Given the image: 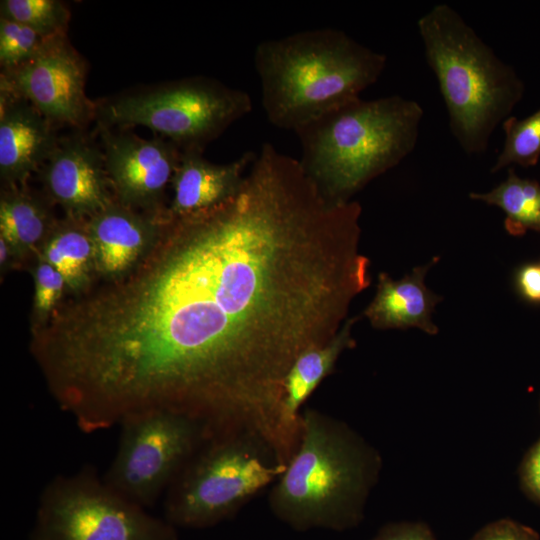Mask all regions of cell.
Returning <instances> with one entry per match:
<instances>
[{
	"label": "cell",
	"mask_w": 540,
	"mask_h": 540,
	"mask_svg": "<svg viewBox=\"0 0 540 540\" xmlns=\"http://www.w3.org/2000/svg\"><path fill=\"white\" fill-rule=\"evenodd\" d=\"M253 62L268 121L296 131L360 97L387 64L340 29L314 28L257 44Z\"/></svg>",
	"instance_id": "1"
},
{
	"label": "cell",
	"mask_w": 540,
	"mask_h": 540,
	"mask_svg": "<svg viewBox=\"0 0 540 540\" xmlns=\"http://www.w3.org/2000/svg\"><path fill=\"white\" fill-rule=\"evenodd\" d=\"M381 459L347 424L317 409L300 417L299 445L268 497L271 511L297 530L355 526Z\"/></svg>",
	"instance_id": "2"
},
{
	"label": "cell",
	"mask_w": 540,
	"mask_h": 540,
	"mask_svg": "<svg viewBox=\"0 0 540 540\" xmlns=\"http://www.w3.org/2000/svg\"><path fill=\"white\" fill-rule=\"evenodd\" d=\"M423 114L400 95L353 99L295 131L300 164L329 202L348 203L415 149Z\"/></svg>",
	"instance_id": "3"
},
{
	"label": "cell",
	"mask_w": 540,
	"mask_h": 540,
	"mask_svg": "<svg viewBox=\"0 0 540 540\" xmlns=\"http://www.w3.org/2000/svg\"><path fill=\"white\" fill-rule=\"evenodd\" d=\"M417 29L452 135L467 155L483 154L497 126L522 99L523 81L448 4L424 13Z\"/></svg>",
	"instance_id": "4"
},
{
	"label": "cell",
	"mask_w": 540,
	"mask_h": 540,
	"mask_svg": "<svg viewBox=\"0 0 540 540\" xmlns=\"http://www.w3.org/2000/svg\"><path fill=\"white\" fill-rule=\"evenodd\" d=\"M285 466L249 435L209 439L168 487L166 520L190 528L214 525L275 483Z\"/></svg>",
	"instance_id": "5"
},
{
	"label": "cell",
	"mask_w": 540,
	"mask_h": 540,
	"mask_svg": "<svg viewBox=\"0 0 540 540\" xmlns=\"http://www.w3.org/2000/svg\"><path fill=\"white\" fill-rule=\"evenodd\" d=\"M252 110L250 95L222 82L197 76L95 103L98 126H144L181 151L204 152L234 122Z\"/></svg>",
	"instance_id": "6"
},
{
	"label": "cell",
	"mask_w": 540,
	"mask_h": 540,
	"mask_svg": "<svg viewBox=\"0 0 540 540\" xmlns=\"http://www.w3.org/2000/svg\"><path fill=\"white\" fill-rule=\"evenodd\" d=\"M31 540H177L174 525L109 487L86 465L43 488Z\"/></svg>",
	"instance_id": "7"
},
{
	"label": "cell",
	"mask_w": 540,
	"mask_h": 540,
	"mask_svg": "<svg viewBox=\"0 0 540 540\" xmlns=\"http://www.w3.org/2000/svg\"><path fill=\"white\" fill-rule=\"evenodd\" d=\"M119 426L118 448L102 478L118 494L145 509L211 439L201 421L169 410L137 413Z\"/></svg>",
	"instance_id": "8"
},
{
	"label": "cell",
	"mask_w": 540,
	"mask_h": 540,
	"mask_svg": "<svg viewBox=\"0 0 540 540\" xmlns=\"http://www.w3.org/2000/svg\"><path fill=\"white\" fill-rule=\"evenodd\" d=\"M86 65L67 36L48 39L20 66L1 70L0 87L29 101L54 126L83 127L95 117L85 93Z\"/></svg>",
	"instance_id": "9"
},
{
	"label": "cell",
	"mask_w": 540,
	"mask_h": 540,
	"mask_svg": "<svg viewBox=\"0 0 540 540\" xmlns=\"http://www.w3.org/2000/svg\"><path fill=\"white\" fill-rule=\"evenodd\" d=\"M98 127L116 201L139 212L168 218L165 191L182 151L161 136L144 139L123 129Z\"/></svg>",
	"instance_id": "10"
},
{
	"label": "cell",
	"mask_w": 540,
	"mask_h": 540,
	"mask_svg": "<svg viewBox=\"0 0 540 540\" xmlns=\"http://www.w3.org/2000/svg\"><path fill=\"white\" fill-rule=\"evenodd\" d=\"M38 173L46 196L68 217L89 219L116 201L103 151L82 134L59 138Z\"/></svg>",
	"instance_id": "11"
},
{
	"label": "cell",
	"mask_w": 540,
	"mask_h": 540,
	"mask_svg": "<svg viewBox=\"0 0 540 540\" xmlns=\"http://www.w3.org/2000/svg\"><path fill=\"white\" fill-rule=\"evenodd\" d=\"M54 126L29 101L0 87V177L5 186H24L53 153Z\"/></svg>",
	"instance_id": "12"
},
{
	"label": "cell",
	"mask_w": 540,
	"mask_h": 540,
	"mask_svg": "<svg viewBox=\"0 0 540 540\" xmlns=\"http://www.w3.org/2000/svg\"><path fill=\"white\" fill-rule=\"evenodd\" d=\"M167 219L118 201L87 219L98 279H112L130 271L156 242Z\"/></svg>",
	"instance_id": "13"
},
{
	"label": "cell",
	"mask_w": 540,
	"mask_h": 540,
	"mask_svg": "<svg viewBox=\"0 0 540 540\" xmlns=\"http://www.w3.org/2000/svg\"><path fill=\"white\" fill-rule=\"evenodd\" d=\"M255 156L256 152L246 151L232 162L216 164L204 158L202 151H182L171 182L174 196L168 218L206 211L227 201L238 191Z\"/></svg>",
	"instance_id": "14"
},
{
	"label": "cell",
	"mask_w": 540,
	"mask_h": 540,
	"mask_svg": "<svg viewBox=\"0 0 540 540\" xmlns=\"http://www.w3.org/2000/svg\"><path fill=\"white\" fill-rule=\"evenodd\" d=\"M438 260L434 257L399 280L379 273L376 294L364 311L370 324L376 329L418 328L436 335L438 327L432 321V313L442 297L428 289L424 280Z\"/></svg>",
	"instance_id": "15"
},
{
	"label": "cell",
	"mask_w": 540,
	"mask_h": 540,
	"mask_svg": "<svg viewBox=\"0 0 540 540\" xmlns=\"http://www.w3.org/2000/svg\"><path fill=\"white\" fill-rule=\"evenodd\" d=\"M357 320V317L348 318L330 342L302 353L286 376L282 422L288 434L298 444L300 440V409L323 379L332 373L341 353L355 346L352 327Z\"/></svg>",
	"instance_id": "16"
},
{
	"label": "cell",
	"mask_w": 540,
	"mask_h": 540,
	"mask_svg": "<svg viewBox=\"0 0 540 540\" xmlns=\"http://www.w3.org/2000/svg\"><path fill=\"white\" fill-rule=\"evenodd\" d=\"M50 199L28 190L27 186H5L0 198V238L13 251L17 261L37 256L57 220L50 210Z\"/></svg>",
	"instance_id": "17"
},
{
	"label": "cell",
	"mask_w": 540,
	"mask_h": 540,
	"mask_svg": "<svg viewBox=\"0 0 540 540\" xmlns=\"http://www.w3.org/2000/svg\"><path fill=\"white\" fill-rule=\"evenodd\" d=\"M37 259L46 261L62 275L70 295L87 290L98 279L87 219L65 216L57 220L40 247Z\"/></svg>",
	"instance_id": "18"
},
{
	"label": "cell",
	"mask_w": 540,
	"mask_h": 540,
	"mask_svg": "<svg viewBox=\"0 0 540 540\" xmlns=\"http://www.w3.org/2000/svg\"><path fill=\"white\" fill-rule=\"evenodd\" d=\"M472 200L499 207L505 213V230L514 237L540 232V183L521 178L509 167L507 178L486 193L472 192Z\"/></svg>",
	"instance_id": "19"
},
{
	"label": "cell",
	"mask_w": 540,
	"mask_h": 540,
	"mask_svg": "<svg viewBox=\"0 0 540 540\" xmlns=\"http://www.w3.org/2000/svg\"><path fill=\"white\" fill-rule=\"evenodd\" d=\"M505 141L491 173L511 165L535 166L540 158V109L524 119L509 116L502 123Z\"/></svg>",
	"instance_id": "20"
},
{
	"label": "cell",
	"mask_w": 540,
	"mask_h": 540,
	"mask_svg": "<svg viewBox=\"0 0 540 540\" xmlns=\"http://www.w3.org/2000/svg\"><path fill=\"white\" fill-rule=\"evenodd\" d=\"M0 17L23 24L45 39L66 35L70 12L58 0H2Z\"/></svg>",
	"instance_id": "21"
},
{
	"label": "cell",
	"mask_w": 540,
	"mask_h": 540,
	"mask_svg": "<svg viewBox=\"0 0 540 540\" xmlns=\"http://www.w3.org/2000/svg\"><path fill=\"white\" fill-rule=\"evenodd\" d=\"M47 40L23 24L0 17L1 70H10L25 63L39 52Z\"/></svg>",
	"instance_id": "22"
},
{
	"label": "cell",
	"mask_w": 540,
	"mask_h": 540,
	"mask_svg": "<svg viewBox=\"0 0 540 540\" xmlns=\"http://www.w3.org/2000/svg\"><path fill=\"white\" fill-rule=\"evenodd\" d=\"M33 270L34 297L31 329L42 326L62 301L66 283L62 275L49 263L37 259Z\"/></svg>",
	"instance_id": "23"
},
{
	"label": "cell",
	"mask_w": 540,
	"mask_h": 540,
	"mask_svg": "<svg viewBox=\"0 0 540 540\" xmlns=\"http://www.w3.org/2000/svg\"><path fill=\"white\" fill-rule=\"evenodd\" d=\"M371 540H435L423 523L397 522L383 526Z\"/></svg>",
	"instance_id": "24"
},
{
	"label": "cell",
	"mask_w": 540,
	"mask_h": 540,
	"mask_svg": "<svg viewBox=\"0 0 540 540\" xmlns=\"http://www.w3.org/2000/svg\"><path fill=\"white\" fill-rule=\"evenodd\" d=\"M520 295L531 303H540V265L529 263L520 267L515 276Z\"/></svg>",
	"instance_id": "25"
},
{
	"label": "cell",
	"mask_w": 540,
	"mask_h": 540,
	"mask_svg": "<svg viewBox=\"0 0 540 540\" xmlns=\"http://www.w3.org/2000/svg\"><path fill=\"white\" fill-rule=\"evenodd\" d=\"M521 478L528 493L540 502V440L528 453L521 469Z\"/></svg>",
	"instance_id": "26"
},
{
	"label": "cell",
	"mask_w": 540,
	"mask_h": 540,
	"mask_svg": "<svg viewBox=\"0 0 540 540\" xmlns=\"http://www.w3.org/2000/svg\"><path fill=\"white\" fill-rule=\"evenodd\" d=\"M519 523L500 519L481 528L471 540H518Z\"/></svg>",
	"instance_id": "27"
},
{
	"label": "cell",
	"mask_w": 540,
	"mask_h": 540,
	"mask_svg": "<svg viewBox=\"0 0 540 540\" xmlns=\"http://www.w3.org/2000/svg\"><path fill=\"white\" fill-rule=\"evenodd\" d=\"M13 262H17V259L11 250L8 243L3 239L0 238V265L1 269H7V267L11 266Z\"/></svg>",
	"instance_id": "28"
}]
</instances>
